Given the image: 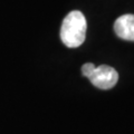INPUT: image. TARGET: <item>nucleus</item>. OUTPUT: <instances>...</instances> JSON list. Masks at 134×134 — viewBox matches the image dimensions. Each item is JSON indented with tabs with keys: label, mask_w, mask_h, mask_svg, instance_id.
I'll return each instance as SVG.
<instances>
[{
	"label": "nucleus",
	"mask_w": 134,
	"mask_h": 134,
	"mask_svg": "<svg viewBox=\"0 0 134 134\" xmlns=\"http://www.w3.org/2000/svg\"><path fill=\"white\" fill-rule=\"evenodd\" d=\"M87 78L95 87L99 90H111L119 81V74L111 66L100 65L95 67Z\"/></svg>",
	"instance_id": "f03ea898"
},
{
	"label": "nucleus",
	"mask_w": 134,
	"mask_h": 134,
	"mask_svg": "<svg viewBox=\"0 0 134 134\" xmlns=\"http://www.w3.org/2000/svg\"><path fill=\"white\" fill-rule=\"evenodd\" d=\"M87 23L81 11L74 10L67 15L62 24L60 39L66 47H79L86 38Z\"/></svg>",
	"instance_id": "f257e3e1"
},
{
	"label": "nucleus",
	"mask_w": 134,
	"mask_h": 134,
	"mask_svg": "<svg viewBox=\"0 0 134 134\" xmlns=\"http://www.w3.org/2000/svg\"><path fill=\"white\" fill-rule=\"evenodd\" d=\"M95 65L93 64V63H86V64H84L82 66V74L84 75V76H88V75L92 73V70H93L95 68Z\"/></svg>",
	"instance_id": "20e7f679"
},
{
	"label": "nucleus",
	"mask_w": 134,
	"mask_h": 134,
	"mask_svg": "<svg viewBox=\"0 0 134 134\" xmlns=\"http://www.w3.org/2000/svg\"><path fill=\"white\" fill-rule=\"evenodd\" d=\"M114 31L121 39L134 41V15L119 17L114 23Z\"/></svg>",
	"instance_id": "7ed1b4c3"
}]
</instances>
